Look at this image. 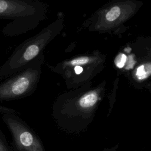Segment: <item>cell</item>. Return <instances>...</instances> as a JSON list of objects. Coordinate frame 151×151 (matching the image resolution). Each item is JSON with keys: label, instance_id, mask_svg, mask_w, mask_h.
<instances>
[{"label": "cell", "instance_id": "obj_1", "mask_svg": "<svg viewBox=\"0 0 151 151\" xmlns=\"http://www.w3.org/2000/svg\"><path fill=\"white\" fill-rule=\"evenodd\" d=\"M105 81L92 87L89 83L61 94L52 106L56 118L90 120L96 113L106 93Z\"/></svg>", "mask_w": 151, "mask_h": 151}, {"label": "cell", "instance_id": "obj_2", "mask_svg": "<svg viewBox=\"0 0 151 151\" xmlns=\"http://www.w3.org/2000/svg\"><path fill=\"white\" fill-rule=\"evenodd\" d=\"M64 21V14L60 12L55 21L17 47L0 67V80L20 72L42 54L46 46L63 29Z\"/></svg>", "mask_w": 151, "mask_h": 151}, {"label": "cell", "instance_id": "obj_3", "mask_svg": "<svg viewBox=\"0 0 151 151\" xmlns=\"http://www.w3.org/2000/svg\"><path fill=\"white\" fill-rule=\"evenodd\" d=\"M106 57L99 51L74 56L50 68L65 80L68 89H76L89 83L104 68Z\"/></svg>", "mask_w": 151, "mask_h": 151}, {"label": "cell", "instance_id": "obj_4", "mask_svg": "<svg viewBox=\"0 0 151 151\" xmlns=\"http://www.w3.org/2000/svg\"><path fill=\"white\" fill-rule=\"evenodd\" d=\"M44 5L30 0H0V19L12 21L2 29L8 37L17 36L33 28L44 14Z\"/></svg>", "mask_w": 151, "mask_h": 151}, {"label": "cell", "instance_id": "obj_5", "mask_svg": "<svg viewBox=\"0 0 151 151\" xmlns=\"http://www.w3.org/2000/svg\"><path fill=\"white\" fill-rule=\"evenodd\" d=\"M142 5L141 2L133 0L113 1L97 11L84 25L89 31L100 33L118 31Z\"/></svg>", "mask_w": 151, "mask_h": 151}, {"label": "cell", "instance_id": "obj_6", "mask_svg": "<svg viewBox=\"0 0 151 151\" xmlns=\"http://www.w3.org/2000/svg\"><path fill=\"white\" fill-rule=\"evenodd\" d=\"M44 61L42 53L22 71L0 83V101L17 100L31 94L37 87Z\"/></svg>", "mask_w": 151, "mask_h": 151}, {"label": "cell", "instance_id": "obj_7", "mask_svg": "<svg viewBox=\"0 0 151 151\" xmlns=\"http://www.w3.org/2000/svg\"><path fill=\"white\" fill-rule=\"evenodd\" d=\"M2 118L11 132L19 151H44L35 134L15 114H3Z\"/></svg>", "mask_w": 151, "mask_h": 151}, {"label": "cell", "instance_id": "obj_8", "mask_svg": "<svg viewBox=\"0 0 151 151\" xmlns=\"http://www.w3.org/2000/svg\"><path fill=\"white\" fill-rule=\"evenodd\" d=\"M0 112L3 114H15L16 110L13 109L8 108L4 106L0 105Z\"/></svg>", "mask_w": 151, "mask_h": 151}, {"label": "cell", "instance_id": "obj_9", "mask_svg": "<svg viewBox=\"0 0 151 151\" xmlns=\"http://www.w3.org/2000/svg\"><path fill=\"white\" fill-rule=\"evenodd\" d=\"M0 151H8L6 146L1 140V137H0Z\"/></svg>", "mask_w": 151, "mask_h": 151}, {"label": "cell", "instance_id": "obj_10", "mask_svg": "<svg viewBox=\"0 0 151 151\" xmlns=\"http://www.w3.org/2000/svg\"><path fill=\"white\" fill-rule=\"evenodd\" d=\"M117 146H115V147H112V148H110V149H107L104 150V151H116V149H117Z\"/></svg>", "mask_w": 151, "mask_h": 151}]
</instances>
